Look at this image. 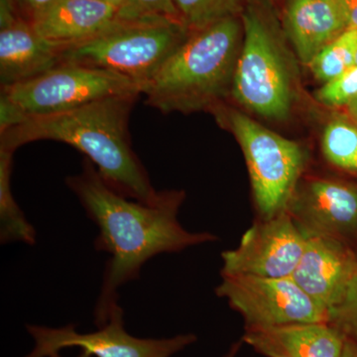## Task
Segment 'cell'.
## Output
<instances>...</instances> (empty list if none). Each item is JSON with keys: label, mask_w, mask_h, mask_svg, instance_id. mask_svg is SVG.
I'll return each mask as SVG.
<instances>
[{"label": "cell", "mask_w": 357, "mask_h": 357, "mask_svg": "<svg viewBox=\"0 0 357 357\" xmlns=\"http://www.w3.org/2000/svg\"><path fill=\"white\" fill-rule=\"evenodd\" d=\"M66 183L98 227L96 248L110 255L93 312L98 328L119 306V288L139 278L145 263L163 253L181 252L218 239L210 232L182 227L178 213L184 192H159L150 204L126 198L109 187L86 158L82 172Z\"/></svg>", "instance_id": "6da1fadb"}, {"label": "cell", "mask_w": 357, "mask_h": 357, "mask_svg": "<svg viewBox=\"0 0 357 357\" xmlns=\"http://www.w3.org/2000/svg\"><path fill=\"white\" fill-rule=\"evenodd\" d=\"M138 96H114L27 119L0 132V148L14 152L35 141L66 143L86 155L103 181L122 196L153 203L159 192L133 151L128 133L129 115Z\"/></svg>", "instance_id": "7a4b0ae2"}, {"label": "cell", "mask_w": 357, "mask_h": 357, "mask_svg": "<svg viewBox=\"0 0 357 357\" xmlns=\"http://www.w3.org/2000/svg\"><path fill=\"white\" fill-rule=\"evenodd\" d=\"M241 37L234 16L190 32L143 88L147 105L164 114L217 107L231 89Z\"/></svg>", "instance_id": "3957f363"}, {"label": "cell", "mask_w": 357, "mask_h": 357, "mask_svg": "<svg viewBox=\"0 0 357 357\" xmlns=\"http://www.w3.org/2000/svg\"><path fill=\"white\" fill-rule=\"evenodd\" d=\"M137 84L110 70L63 63L27 81L1 88L0 132L34 117L61 114L121 96H140Z\"/></svg>", "instance_id": "277c9868"}, {"label": "cell", "mask_w": 357, "mask_h": 357, "mask_svg": "<svg viewBox=\"0 0 357 357\" xmlns=\"http://www.w3.org/2000/svg\"><path fill=\"white\" fill-rule=\"evenodd\" d=\"M189 34L182 23L175 21H116L95 38L68 47L63 63L110 70L143 89Z\"/></svg>", "instance_id": "5b68a950"}, {"label": "cell", "mask_w": 357, "mask_h": 357, "mask_svg": "<svg viewBox=\"0 0 357 357\" xmlns=\"http://www.w3.org/2000/svg\"><path fill=\"white\" fill-rule=\"evenodd\" d=\"M222 117L243 149L260 218L284 213L304 173L306 151L241 112H225Z\"/></svg>", "instance_id": "8992f818"}, {"label": "cell", "mask_w": 357, "mask_h": 357, "mask_svg": "<svg viewBox=\"0 0 357 357\" xmlns=\"http://www.w3.org/2000/svg\"><path fill=\"white\" fill-rule=\"evenodd\" d=\"M243 44L230 91L253 114L283 121L293 103L292 81L283 52L273 33L253 9L243 14Z\"/></svg>", "instance_id": "52a82bcc"}, {"label": "cell", "mask_w": 357, "mask_h": 357, "mask_svg": "<svg viewBox=\"0 0 357 357\" xmlns=\"http://www.w3.org/2000/svg\"><path fill=\"white\" fill-rule=\"evenodd\" d=\"M218 297L241 314L245 328L328 323L330 312L310 297L292 278L222 275Z\"/></svg>", "instance_id": "ba28073f"}, {"label": "cell", "mask_w": 357, "mask_h": 357, "mask_svg": "<svg viewBox=\"0 0 357 357\" xmlns=\"http://www.w3.org/2000/svg\"><path fill=\"white\" fill-rule=\"evenodd\" d=\"M26 330L34 345L24 357H50L69 347H79L96 357H172L197 342L194 333L167 338L134 337L126 330L124 311L119 305L96 332L79 333L74 325H27Z\"/></svg>", "instance_id": "9c48e42d"}, {"label": "cell", "mask_w": 357, "mask_h": 357, "mask_svg": "<svg viewBox=\"0 0 357 357\" xmlns=\"http://www.w3.org/2000/svg\"><path fill=\"white\" fill-rule=\"evenodd\" d=\"M306 237L287 211L260 218L236 249L223 251L222 275L291 278L302 257Z\"/></svg>", "instance_id": "30bf717a"}, {"label": "cell", "mask_w": 357, "mask_h": 357, "mask_svg": "<svg viewBox=\"0 0 357 357\" xmlns=\"http://www.w3.org/2000/svg\"><path fill=\"white\" fill-rule=\"evenodd\" d=\"M286 211L305 236L357 237V187L338 178H301Z\"/></svg>", "instance_id": "8fae6325"}, {"label": "cell", "mask_w": 357, "mask_h": 357, "mask_svg": "<svg viewBox=\"0 0 357 357\" xmlns=\"http://www.w3.org/2000/svg\"><path fill=\"white\" fill-rule=\"evenodd\" d=\"M68 47L52 43L35 31L13 0H0V86L27 81L63 64Z\"/></svg>", "instance_id": "7c38bea8"}, {"label": "cell", "mask_w": 357, "mask_h": 357, "mask_svg": "<svg viewBox=\"0 0 357 357\" xmlns=\"http://www.w3.org/2000/svg\"><path fill=\"white\" fill-rule=\"evenodd\" d=\"M305 237L302 257L291 278L331 312L349 288L356 264V248L330 237Z\"/></svg>", "instance_id": "4fadbf2b"}, {"label": "cell", "mask_w": 357, "mask_h": 357, "mask_svg": "<svg viewBox=\"0 0 357 357\" xmlns=\"http://www.w3.org/2000/svg\"><path fill=\"white\" fill-rule=\"evenodd\" d=\"M117 21V9L98 0H53L30 23L38 35L70 47L95 38Z\"/></svg>", "instance_id": "5bb4252c"}, {"label": "cell", "mask_w": 357, "mask_h": 357, "mask_svg": "<svg viewBox=\"0 0 357 357\" xmlns=\"http://www.w3.org/2000/svg\"><path fill=\"white\" fill-rule=\"evenodd\" d=\"M345 340L328 323L245 328L244 344L267 357H342Z\"/></svg>", "instance_id": "9a60e30c"}, {"label": "cell", "mask_w": 357, "mask_h": 357, "mask_svg": "<svg viewBox=\"0 0 357 357\" xmlns=\"http://www.w3.org/2000/svg\"><path fill=\"white\" fill-rule=\"evenodd\" d=\"M285 22L294 49L306 65L349 29L338 0H290Z\"/></svg>", "instance_id": "2e32d148"}, {"label": "cell", "mask_w": 357, "mask_h": 357, "mask_svg": "<svg viewBox=\"0 0 357 357\" xmlns=\"http://www.w3.org/2000/svg\"><path fill=\"white\" fill-rule=\"evenodd\" d=\"M13 153L0 148V241L1 243L20 241L34 245L36 230L26 220L11 190Z\"/></svg>", "instance_id": "e0dca14e"}, {"label": "cell", "mask_w": 357, "mask_h": 357, "mask_svg": "<svg viewBox=\"0 0 357 357\" xmlns=\"http://www.w3.org/2000/svg\"><path fill=\"white\" fill-rule=\"evenodd\" d=\"M321 152L331 165L357 175V124L337 117L326 124L321 136Z\"/></svg>", "instance_id": "ac0fdd59"}, {"label": "cell", "mask_w": 357, "mask_h": 357, "mask_svg": "<svg viewBox=\"0 0 357 357\" xmlns=\"http://www.w3.org/2000/svg\"><path fill=\"white\" fill-rule=\"evenodd\" d=\"M357 30L347 29L326 45L307 64L312 74L323 84L344 74L354 65Z\"/></svg>", "instance_id": "d6986e66"}, {"label": "cell", "mask_w": 357, "mask_h": 357, "mask_svg": "<svg viewBox=\"0 0 357 357\" xmlns=\"http://www.w3.org/2000/svg\"><path fill=\"white\" fill-rule=\"evenodd\" d=\"M241 0H175L182 24L190 32L234 16Z\"/></svg>", "instance_id": "ffe728a7"}, {"label": "cell", "mask_w": 357, "mask_h": 357, "mask_svg": "<svg viewBox=\"0 0 357 357\" xmlns=\"http://www.w3.org/2000/svg\"><path fill=\"white\" fill-rule=\"evenodd\" d=\"M119 22H181L175 0H126L117 10Z\"/></svg>", "instance_id": "44dd1931"}, {"label": "cell", "mask_w": 357, "mask_h": 357, "mask_svg": "<svg viewBox=\"0 0 357 357\" xmlns=\"http://www.w3.org/2000/svg\"><path fill=\"white\" fill-rule=\"evenodd\" d=\"M317 100L328 107H347L357 98V66L324 84L317 91Z\"/></svg>", "instance_id": "7402d4cb"}, {"label": "cell", "mask_w": 357, "mask_h": 357, "mask_svg": "<svg viewBox=\"0 0 357 357\" xmlns=\"http://www.w3.org/2000/svg\"><path fill=\"white\" fill-rule=\"evenodd\" d=\"M356 264L344 300L330 312L331 324L347 340L357 342V249Z\"/></svg>", "instance_id": "603a6c76"}, {"label": "cell", "mask_w": 357, "mask_h": 357, "mask_svg": "<svg viewBox=\"0 0 357 357\" xmlns=\"http://www.w3.org/2000/svg\"><path fill=\"white\" fill-rule=\"evenodd\" d=\"M52 1L53 0H13L18 13L28 21Z\"/></svg>", "instance_id": "cb8c5ba5"}, {"label": "cell", "mask_w": 357, "mask_h": 357, "mask_svg": "<svg viewBox=\"0 0 357 357\" xmlns=\"http://www.w3.org/2000/svg\"><path fill=\"white\" fill-rule=\"evenodd\" d=\"M347 18L349 29L357 30V0H338Z\"/></svg>", "instance_id": "d4e9b609"}, {"label": "cell", "mask_w": 357, "mask_h": 357, "mask_svg": "<svg viewBox=\"0 0 357 357\" xmlns=\"http://www.w3.org/2000/svg\"><path fill=\"white\" fill-rule=\"evenodd\" d=\"M342 357H357V342L347 338Z\"/></svg>", "instance_id": "484cf974"}, {"label": "cell", "mask_w": 357, "mask_h": 357, "mask_svg": "<svg viewBox=\"0 0 357 357\" xmlns=\"http://www.w3.org/2000/svg\"><path fill=\"white\" fill-rule=\"evenodd\" d=\"M347 109L351 121L356 122L357 124V98L347 105Z\"/></svg>", "instance_id": "4316f807"}, {"label": "cell", "mask_w": 357, "mask_h": 357, "mask_svg": "<svg viewBox=\"0 0 357 357\" xmlns=\"http://www.w3.org/2000/svg\"><path fill=\"white\" fill-rule=\"evenodd\" d=\"M241 344H243V340L232 344L231 347L229 349V352L225 354V357H236L237 352H238L239 349H241Z\"/></svg>", "instance_id": "83f0119b"}, {"label": "cell", "mask_w": 357, "mask_h": 357, "mask_svg": "<svg viewBox=\"0 0 357 357\" xmlns=\"http://www.w3.org/2000/svg\"><path fill=\"white\" fill-rule=\"evenodd\" d=\"M98 1H102L103 3L109 4L110 6H114V8H116L117 10H119V9L122 6V4L126 2V0H98Z\"/></svg>", "instance_id": "f1b7e54d"}, {"label": "cell", "mask_w": 357, "mask_h": 357, "mask_svg": "<svg viewBox=\"0 0 357 357\" xmlns=\"http://www.w3.org/2000/svg\"><path fill=\"white\" fill-rule=\"evenodd\" d=\"M91 356H91V354H89V352L86 351H82L81 352H79V356H77V357H91ZM50 357H63V356H61L60 352H58V354H52V356Z\"/></svg>", "instance_id": "f546056e"}, {"label": "cell", "mask_w": 357, "mask_h": 357, "mask_svg": "<svg viewBox=\"0 0 357 357\" xmlns=\"http://www.w3.org/2000/svg\"><path fill=\"white\" fill-rule=\"evenodd\" d=\"M354 65L357 66V43L356 47V52H354Z\"/></svg>", "instance_id": "4dcf8cb0"}]
</instances>
